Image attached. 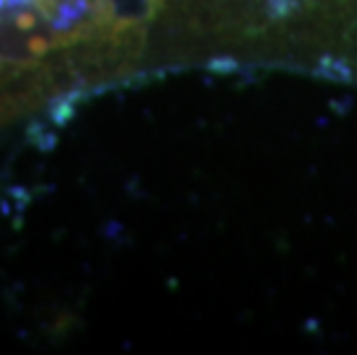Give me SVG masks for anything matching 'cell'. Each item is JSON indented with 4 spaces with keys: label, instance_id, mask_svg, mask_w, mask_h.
Instances as JSON below:
<instances>
[{
    "label": "cell",
    "instance_id": "6da1fadb",
    "mask_svg": "<svg viewBox=\"0 0 357 355\" xmlns=\"http://www.w3.org/2000/svg\"><path fill=\"white\" fill-rule=\"evenodd\" d=\"M53 47H63L42 0H5L0 5V67H35Z\"/></svg>",
    "mask_w": 357,
    "mask_h": 355
}]
</instances>
